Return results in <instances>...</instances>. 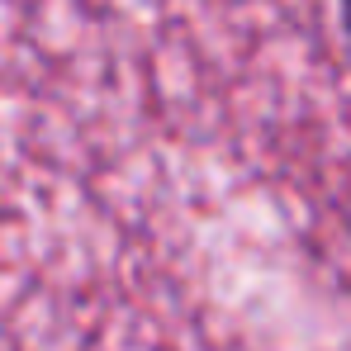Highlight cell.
<instances>
[{
	"label": "cell",
	"mask_w": 351,
	"mask_h": 351,
	"mask_svg": "<svg viewBox=\"0 0 351 351\" xmlns=\"http://www.w3.org/2000/svg\"><path fill=\"white\" fill-rule=\"evenodd\" d=\"M337 24H342V38H347V48H351V0L337 5Z\"/></svg>",
	"instance_id": "1"
}]
</instances>
